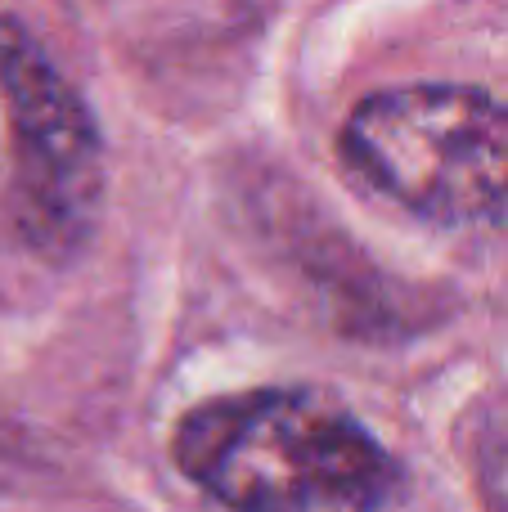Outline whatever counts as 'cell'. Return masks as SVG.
Here are the masks:
<instances>
[{
	"mask_svg": "<svg viewBox=\"0 0 508 512\" xmlns=\"http://www.w3.org/2000/svg\"><path fill=\"white\" fill-rule=\"evenodd\" d=\"M176 468L230 512H378L401 468L351 409L315 387H252L176 423Z\"/></svg>",
	"mask_w": 508,
	"mask_h": 512,
	"instance_id": "1",
	"label": "cell"
},
{
	"mask_svg": "<svg viewBox=\"0 0 508 512\" xmlns=\"http://www.w3.org/2000/svg\"><path fill=\"white\" fill-rule=\"evenodd\" d=\"M0 90L14 158V221L45 261H72L104 216L108 162L99 122L14 14H0Z\"/></svg>",
	"mask_w": 508,
	"mask_h": 512,
	"instance_id": "3",
	"label": "cell"
},
{
	"mask_svg": "<svg viewBox=\"0 0 508 512\" xmlns=\"http://www.w3.org/2000/svg\"><path fill=\"white\" fill-rule=\"evenodd\" d=\"M477 477H482V495L491 512H508V432L486 441L482 459H477Z\"/></svg>",
	"mask_w": 508,
	"mask_h": 512,
	"instance_id": "4",
	"label": "cell"
},
{
	"mask_svg": "<svg viewBox=\"0 0 508 512\" xmlns=\"http://www.w3.org/2000/svg\"><path fill=\"white\" fill-rule=\"evenodd\" d=\"M374 194L446 230L508 225V104L477 86L414 81L365 95L338 135Z\"/></svg>",
	"mask_w": 508,
	"mask_h": 512,
	"instance_id": "2",
	"label": "cell"
}]
</instances>
